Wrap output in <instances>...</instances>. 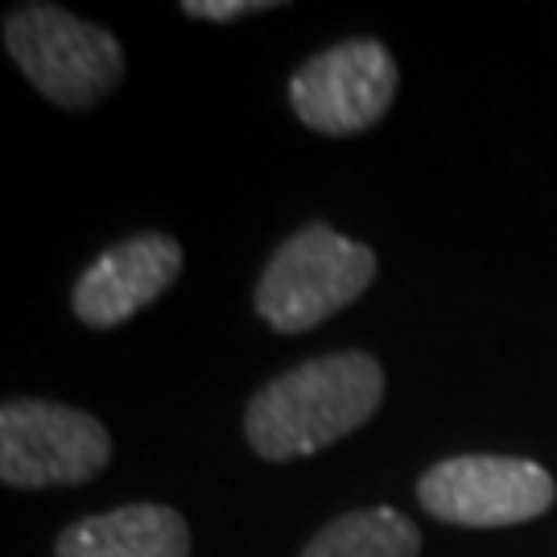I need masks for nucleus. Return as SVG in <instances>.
Wrapping results in <instances>:
<instances>
[{"label":"nucleus","instance_id":"obj_1","mask_svg":"<svg viewBox=\"0 0 557 557\" xmlns=\"http://www.w3.org/2000/svg\"><path fill=\"white\" fill-rule=\"evenodd\" d=\"M384 400V372L368 351L306 359L269 380L244 409V438L269 462H294L368 425Z\"/></svg>","mask_w":557,"mask_h":557},{"label":"nucleus","instance_id":"obj_2","mask_svg":"<svg viewBox=\"0 0 557 557\" xmlns=\"http://www.w3.org/2000/svg\"><path fill=\"white\" fill-rule=\"evenodd\" d=\"M376 281V252L338 236L331 223H306L269 257L257 281V314L277 335L314 331L347 310Z\"/></svg>","mask_w":557,"mask_h":557},{"label":"nucleus","instance_id":"obj_3","mask_svg":"<svg viewBox=\"0 0 557 557\" xmlns=\"http://www.w3.org/2000/svg\"><path fill=\"white\" fill-rule=\"evenodd\" d=\"M4 50L46 100L71 112L103 103L124 79L116 34L62 4H17L4 17Z\"/></svg>","mask_w":557,"mask_h":557},{"label":"nucleus","instance_id":"obj_4","mask_svg":"<svg viewBox=\"0 0 557 557\" xmlns=\"http://www.w3.org/2000/svg\"><path fill=\"white\" fill-rule=\"evenodd\" d=\"M112 462V434L83 409L13 397L0 409V479L21 492L79 487Z\"/></svg>","mask_w":557,"mask_h":557},{"label":"nucleus","instance_id":"obj_5","mask_svg":"<svg viewBox=\"0 0 557 557\" xmlns=\"http://www.w3.org/2000/svg\"><path fill=\"white\" fill-rule=\"evenodd\" d=\"M421 508L458 529H508L554 508V475L512 455H455L418 479Z\"/></svg>","mask_w":557,"mask_h":557},{"label":"nucleus","instance_id":"obj_6","mask_svg":"<svg viewBox=\"0 0 557 557\" xmlns=\"http://www.w3.org/2000/svg\"><path fill=\"white\" fill-rule=\"evenodd\" d=\"M400 87L397 59L376 38H347L301 62L289 79V103L322 137L368 133L393 108Z\"/></svg>","mask_w":557,"mask_h":557},{"label":"nucleus","instance_id":"obj_7","mask_svg":"<svg viewBox=\"0 0 557 557\" xmlns=\"http://www.w3.org/2000/svg\"><path fill=\"white\" fill-rule=\"evenodd\" d=\"M182 244L165 232H137L103 248L75 281V319L91 331H112L120 322L137 319L145 306L178 281Z\"/></svg>","mask_w":557,"mask_h":557},{"label":"nucleus","instance_id":"obj_8","mask_svg":"<svg viewBox=\"0 0 557 557\" xmlns=\"http://www.w3.org/2000/svg\"><path fill=\"white\" fill-rule=\"evenodd\" d=\"M54 557H190V529L170 504H124L66 524Z\"/></svg>","mask_w":557,"mask_h":557},{"label":"nucleus","instance_id":"obj_9","mask_svg":"<svg viewBox=\"0 0 557 557\" xmlns=\"http://www.w3.org/2000/svg\"><path fill=\"white\" fill-rule=\"evenodd\" d=\"M418 554H421V529L405 512L388 508V504L359 508V512L331 520L301 549V557H418Z\"/></svg>","mask_w":557,"mask_h":557},{"label":"nucleus","instance_id":"obj_10","mask_svg":"<svg viewBox=\"0 0 557 557\" xmlns=\"http://www.w3.org/2000/svg\"><path fill=\"white\" fill-rule=\"evenodd\" d=\"M277 0H186L182 13L199 21H239L252 13H273Z\"/></svg>","mask_w":557,"mask_h":557}]
</instances>
